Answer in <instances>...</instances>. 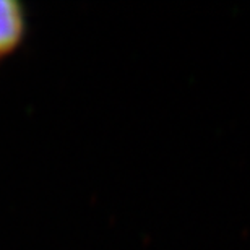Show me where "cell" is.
I'll list each match as a JSON object with an SVG mask.
<instances>
[{
	"label": "cell",
	"mask_w": 250,
	"mask_h": 250,
	"mask_svg": "<svg viewBox=\"0 0 250 250\" xmlns=\"http://www.w3.org/2000/svg\"><path fill=\"white\" fill-rule=\"evenodd\" d=\"M24 7L17 0H0V61L13 54L26 36Z\"/></svg>",
	"instance_id": "obj_1"
}]
</instances>
